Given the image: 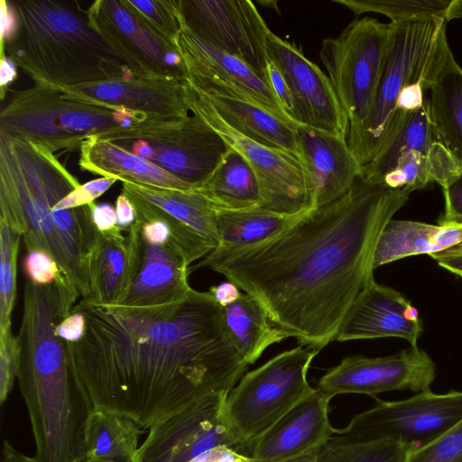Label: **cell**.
<instances>
[{"mask_svg":"<svg viewBox=\"0 0 462 462\" xmlns=\"http://www.w3.org/2000/svg\"><path fill=\"white\" fill-rule=\"evenodd\" d=\"M74 308L82 337L65 343L69 365L94 408L142 429L212 393H229L245 374L244 359L209 291L155 307L97 304Z\"/></svg>","mask_w":462,"mask_h":462,"instance_id":"obj_1","label":"cell"},{"mask_svg":"<svg viewBox=\"0 0 462 462\" xmlns=\"http://www.w3.org/2000/svg\"><path fill=\"white\" fill-rule=\"evenodd\" d=\"M411 193L361 173L342 197L310 209L274 236L217 246L189 272L207 267L224 275L255 299L288 337L319 351L335 340L374 280L378 238Z\"/></svg>","mask_w":462,"mask_h":462,"instance_id":"obj_2","label":"cell"},{"mask_svg":"<svg viewBox=\"0 0 462 462\" xmlns=\"http://www.w3.org/2000/svg\"><path fill=\"white\" fill-rule=\"evenodd\" d=\"M80 185L46 148L0 132V223L22 236L26 251L40 249L53 257L64 278L84 294L85 257L95 231L92 203L57 207Z\"/></svg>","mask_w":462,"mask_h":462,"instance_id":"obj_3","label":"cell"},{"mask_svg":"<svg viewBox=\"0 0 462 462\" xmlns=\"http://www.w3.org/2000/svg\"><path fill=\"white\" fill-rule=\"evenodd\" d=\"M62 319L54 295L36 291L23 297L16 379L30 416L36 462H79L87 457V428L95 408L56 334Z\"/></svg>","mask_w":462,"mask_h":462,"instance_id":"obj_4","label":"cell"},{"mask_svg":"<svg viewBox=\"0 0 462 462\" xmlns=\"http://www.w3.org/2000/svg\"><path fill=\"white\" fill-rule=\"evenodd\" d=\"M14 4L18 32L1 58H11L35 84L68 88L138 75L91 28L87 10L77 1Z\"/></svg>","mask_w":462,"mask_h":462,"instance_id":"obj_5","label":"cell"},{"mask_svg":"<svg viewBox=\"0 0 462 462\" xmlns=\"http://www.w3.org/2000/svg\"><path fill=\"white\" fill-rule=\"evenodd\" d=\"M8 91L11 97L0 114V132L27 139L52 153L80 148L93 134L127 127L147 118L65 88L35 84Z\"/></svg>","mask_w":462,"mask_h":462,"instance_id":"obj_6","label":"cell"},{"mask_svg":"<svg viewBox=\"0 0 462 462\" xmlns=\"http://www.w3.org/2000/svg\"><path fill=\"white\" fill-rule=\"evenodd\" d=\"M447 23L439 18L390 23L388 46L369 115L361 126L347 134V144L361 167L374 159L405 116L406 113L397 110L404 88L414 83L425 87L426 75L447 38Z\"/></svg>","mask_w":462,"mask_h":462,"instance_id":"obj_7","label":"cell"},{"mask_svg":"<svg viewBox=\"0 0 462 462\" xmlns=\"http://www.w3.org/2000/svg\"><path fill=\"white\" fill-rule=\"evenodd\" d=\"M99 135L195 189L210 177L229 149L220 134L195 115L145 118Z\"/></svg>","mask_w":462,"mask_h":462,"instance_id":"obj_8","label":"cell"},{"mask_svg":"<svg viewBox=\"0 0 462 462\" xmlns=\"http://www.w3.org/2000/svg\"><path fill=\"white\" fill-rule=\"evenodd\" d=\"M318 353L301 345L284 351L244 374L228 393L226 421L248 451L252 442L314 390L307 374Z\"/></svg>","mask_w":462,"mask_h":462,"instance_id":"obj_9","label":"cell"},{"mask_svg":"<svg viewBox=\"0 0 462 462\" xmlns=\"http://www.w3.org/2000/svg\"><path fill=\"white\" fill-rule=\"evenodd\" d=\"M390 30V23L366 16L354 20L337 37L322 41L319 58L348 121V133L369 115Z\"/></svg>","mask_w":462,"mask_h":462,"instance_id":"obj_10","label":"cell"},{"mask_svg":"<svg viewBox=\"0 0 462 462\" xmlns=\"http://www.w3.org/2000/svg\"><path fill=\"white\" fill-rule=\"evenodd\" d=\"M462 420V391L417 393L405 400L380 402L335 433L354 442L390 440L411 450L424 447Z\"/></svg>","mask_w":462,"mask_h":462,"instance_id":"obj_11","label":"cell"},{"mask_svg":"<svg viewBox=\"0 0 462 462\" xmlns=\"http://www.w3.org/2000/svg\"><path fill=\"white\" fill-rule=\"evenodd\" d=\"M186 103L193 115L209 125L253 169L260 188V208L287 215L312 208L303 171L293 152L260 144L230 127L208 99L184 81Z\"/></svg>","mask_w":462,"mask_h":462,"instance_id":"obj_12","label":"cell"},{"mask_svg":"<svg viewBox=\"0 0 462 462\" xmlns=\"http://www.w3.org/2000/svg\"><path fill=\"white\" fill-rule=\"evenodd\" d=\"M227 394L212 393L155 423L133 462H189L217 446L247 456V445L232 433L224 416Z\"/></svg>","mask_w":462,"mask_h":462,"instance_id":"obj_13","label":"cell"},{"mask_svg":"<svg viewBox=\"0 0 462 462\" xmlns=\"http://www.w3.org/2000/svg\"><path fill=\"white\" fill-rule=\"evenodd\" d=\"M185 25L215 48L241 60L267 79L266 25L250 0H179Z\"/></svg>","mask_w":462,"mask_h":462,"instance_id":"obj_14","label":"cell"},{"mask_svg":"<svg viewBox=\"0 0 462 462\" xmlns=\"http://www.w3.org/2000/svg\"><path fill=\"white\" fill-rule=\"evenodd\" d=\"M91 28L138 75L185 81L187 69L178 48L148 29L123 0H97L87 9Z\"/></svg>","mask_w":462,"mask_h":462,"instance_id":"obj_15","label":"cell"},{"mask_svg":"<svg viewBox=\"0 0 462 462\" xmlns=\"http://www.w3.org/2000/svg\"><path fill=\"white\" fill-rule=\"evenodd\" d=\"M435 377L432 359L418 346H411L383 357L346 356L319 379L317 388L330 397L339 393L374 397L392 391L430 390Z\"/></svg>","mask_w":462,"mask_h":462,"instance_id":"obj_16","label":"cell"},{"mask_svg":"<svg viewBox=\"0 0 462 462\" xmlns=\"http://www.w3.org/2000/svg\"><path fill=\"white\" fill-rule=\"evenodd\" d=\"M268 53L292 92L300 124L347 139L348 121L328 76L295 44L273 32L268 36Z\"/></svg>","mask_w":462,"mask_h":462,"instance_id":"obj_17","label":"cell"},{"mask_svg":"<svg viewBox=\"0 0 462 462\" xmlns=\"http://www.w3.org/2000/svg\"><path fill=\"white\" fill-rule=\"evenodd\" d=\"M118 226L108 232L95 230L85 258L89 301L119 305L126 297L142 263L137 221L124 235Z\"/></svg>","mask_w":462,"mask_h":462,"instance_id":"obj_18","label":"cell"},{"mask_svg":"<svg viewBox=\"0 0 462 462\" xmlns=\"http://www.w3.org/2000/svg\"><path fill=\"white\" fill-rule=\"evenodd\" d=\"M295 138L312 208L342 197L362 173L346 137L299 125Z\"/></svg>","mask_w":462,"mask_h":462,"instance_id":"obj_19","label":"cell"},{"mask_svg":"<svg viewBox=\"0 0 462 462\" xmlns=\"http://www.w3.org/2000/svg\"><path fill=\"white\" fill-rule=\"evenodd\" d=\"M331 398L314 388L251 443L248 457L256 462H290L314 453L336 430L328 419Z\"/></svg>","mask_w":462,"mask_h":462,"instance_id":"obj_20","label":"cell"},{"mask_svg":"<svg viewBox=\"0 0 462 462\" xmlns=\"http://www.w3.org/2000/svg\"><path fill=\"white\" fill-rule=\"evenodd\" d=\"M422 322L399 291L372 281L347 312L334 341L401 337L417 346Z\"/></svg>","mask_w":462,"mask_h":462,"instance_id":"obj_21","label":"cell"},{"mask_svg":"<svg viewBox=\"0 0 462 462\" xmlns=\"http://www.w3.org/2000/svg\"><path fill=\"white\" fill-rule=\"evenodd\" d=\"M186 81L201 93L220 117L244 136L270 148L297 155L295 128L244 99L220 79L187 69Z\"/></svg>","mask_w":462,"mask_h":462,"instance_id":"obj_22","label":"cell"},{"mask_svg":"<svg viewBox=\"0 0 462 462\" xmlns=\"http://www.w3.org/2000/svg\"><path fill=\"white\" fill-rule=\"evenodd\" d=\"M176 47L183 58L186 69L220 79L246 101L282 122L297 126L283 111L268 81L241 60L200 39L185 25L183 19Z\"/></svg>","mask_w":462,"mask_h":462,"instance_id":"obj_23","label":"cell"},{"mask_svg":"<svg viewBox=\"0 0 462 462\" xmlns=\"http://www.w3.org/2000/svg\"><path fill=\"white\" fill-rule=\"evenodd\" d=\"M69 90L115 106L125 107L147 118H178L188 116L184 81L134 75L68 88Z\"/></svg>","mask_w":462,"mask_h":462,"instance_id":"obj_24","label":"cell"},{"mask_svg":"<svg viewBox=\"0 0 462 462\" xmlns=\"http://www.w3.org/2000/svg\"><path fill=\"white\" fill-rule=\"evenodd\" d=\"M141 241L139 273L119 305L155 307L186 298L192 288L188 282L189 264L185 256L172 247Z\"/></svg>","mask_w":462,"mask_h":462,"instance_id":"obj_25","label":"cell"},{"mask_svg":"<svg viewBox=\"0 0 462 462\" xmlns=\"http://www.w3.org/2000/svg\"><path fill=\"white\" fill-rule=\"evenodd\" d=\"M430 115L440 142L462 164V67L446 38L426 75Z\"/></svg>","mask_w":462,"mask_h":462,"instance_id":"obj_26","label":"cell"},{"mask_svg":"<svg viewBox=\"0 0 462 462\" xmlns=\"http://www.w3.org/2000/svg\"><path fill=\"white\" fill-rule=\"evenodd\" d=\"M79 165L83 171L123 182L173 189H195L171 172L99 134H93L82 143Z\"/></svg>","mask_w":462,"mask_h":462,"instance_id":"obj_27","label":"cell"},{"mask_svg":"<svg viewBox=\"0 0 462 462\" xmlns=\"http://www.w3.org/2000/svg\"><path fill=\"white\" fill-rule=\"evenodd\" d=\"M462 243V226L411 220L388 221L378 238L374 268L408 256L434 254Z\"/></svg>","mask_w":462,"mask_h":462,"instance_id":"obj_28","label":"cell"},{"mask_svg":"<svg viewBox=\"0 0 462 462\" xmlns=\"http://www.w3.org/2000/svg\"><path fill=\"white\" fill-rule=\"evenodd\" d=\"M122 192L191 228L216 247V208L197 189H173L123 182Z\"/></svg>","mask_w":462,"mask_h":462,"instance_id":"obj_29","label":"cell"},{"mask_svg":"<svg viewBox=\"0 0 462 462\" xmlns=\"http://www.w3.org/2000/svg\"><path fill=\"white\" fill-rule=\"evenodd\" d=\"M197 189L215 208L239 210L259 207L262 203L253 169L245 157L230 145L217 169Z\"/></svg>","mask_w":462,"mask_h":462,"instance_id":"obj_30","label":"cell"},{"mask_svg":"<svg viewBox=\"0 0 462 462\" xmlns=\"http://www.w3.org/2000/svg\"><path fill=\"white\" fill-rule=\"evenodd\" d=\"M232 339L244 359L254 364L272 345L288 337L271 320L261 304L247 293L223 308Z\"/></svg>","mask_w":462,"mask_h":462,"instance_id":"obj_31","label":"cell"},{"mask_svg":"<svg viewBox=\"0 0 462 462\" xmlns=\"http://www.w3.org/2000/svg\"><path fill=\"white\" fill-rule=\"evenodd\" d=\"M439 142L426 100L420 108L406 113L374 159L362 167V174L382 184L402 156L412 151L428 152Z\"/></svg>","mask_w":462,"mask_h":462,"instance_id":"obj_32","label":"cell"},{"mask_svg":"<svg viewBox=\"0 0 462 462\" xmlns=\"http://www.w3.org/2000/svg\"><path fill=\"white\" fill-rule=\"evenodd\" d=\"M307 212L287 215L260 207L239 210L216 208L217 246H244L262 242L288 228Z\"/></svg>","mask_w":462,"mask_h":462,"instance_id":"obj_33","label":"cell"},{"mask_svg":"<svg viewBox=\"0 0 462 462\" xmlns=\"http://www.w3.org/2000/svg\"><path fill=\"white\" fill-rule=\"evenodd\" d=\"M143 430L129 418L95 409L87 428L86 458L90 462L134 459Z\"/></svg>","mask_w":462,"mask_h":462,"instance_id":"obj_34","label":"cell"},{"mask_svg":"<svg viewBox=\"0 0 462 462\" xmlns=\"http://www.w3.org/2000/svg\"><path fill=\"white\" fill-rule=\"evenodd\" d=\"M356 17L368 12L382 14L392 23L439 18L448 23L462 18V0H333Z\"/></svg>","mask_w":462,"mask_h":462,"instance_id":"obj_35","label":"cell"},{"mask_svg":"<svg viewBox=\"0 0 462 462\" xmlns=\"http://www.w3.org/2000/svg\"><path fill=\"white\" fill-rule=\"evenodd\" d=\"M411 450L390 440L348 441L334 432L316 449L313 462H406Z\"/></svg>","mask_w":462,"mask_h":462,"instance_id":"obj_36","label":"cell"},{"mask_svg":"<svg viewBox=\"0 0 462 462\" xmlns=\"http://www.w3.org/2000/svg\"><path fill=\"white\" fill-rule=\"evenodd\" d=\"M21 239L19 233L0 223V331L12 327Z\"/></svg>","mask_w":462,"mask_h":462,"instance_id":"obj_37","label":"cell"},{"mask_svg":"<svg viewBox=\"0 0 462 462\" xmlns=\"http://www.w3.org/2000/svg\"><path fill=\"white\" fill-rule=\"evenodd\" d=\"M123 2L148 29L176 46L182 21L179 0H123Z\"/></svg>","mask_w":462,"mask_h":462,"instance_id":"obj_38","label":"cell"},{"mask_svg":"<svg viewBox=\"0 0 462 462\" xmlns=\"http://www.w3.org/2000/svg\"><path fill=\"white\" fill-rule=\"evenodd\" d=\"M406 462H462V420L428 445L411 450Z\"/></svg>","mask_w":462,"mask_h":462,"instance_id":"obj_39","label":"cell"},{"mask_svg":"<svg viewBox=\"0 0 462 462\" xmlns=\"http://www.w3.org/2000/svg\"><path fill=\"white\" fill-rule=\"evenodd\" d=\"M18 346L12 327L0 331V402L3 405L17 378Z\"/></svg>","mask_w":462,"mask_h":462,"instance_id":"obj_40","label":"cell"},{"mask_svg":"<svg viewBox=\"0 0 462 462\" xmlns=\"http://www.w3.org/2000/svg\"><path fill=\"white\" fill-rule=\"evenodd\" d=\"M23 269L28 281L37 285H49L59 279H65L54 258L40 249L26 251Z\"/></svg>","mask_w":462,"mask_h":462,"instance_id":"obj_41","label":"cell"},{"mask_svg":"<svg viewBox=\"0 0 462 462\" xmlns=\"http://www.w3.org/2000/svg\"><path fill=\"white\" fill-rule=\"evenodd\" d=\"M117 180L108 177L90 180L71 191L57 207L59 209H69L89 205Z\"/></svg>","mask_w":462,"mask_h":462,"instance_id":"obj_42","label":"cell"},{"mask_svg":"<svg viewBox=\"0 0 462 462\" xmlns=\"http://www.w3.org/2000/svg\"><path fill=\"white\" fill-rule=\"evenodd\" d=\"M445 209L439 226H462V171L442 187Z\"/></svg>","mask_w":462,"mask_h":462,"instance_id":"obj_43","label":"cell"},{"mask_svg":"<svg viewBox=\"0 0 462 462\" xmlns=\"http://www.w3.org/2000/svg\"><path fill=\"white\" fill-rule=\"evenodd\" d=\"M267 79L285 114L295 125H300L292 92L281 71L271 60L267 67Z\"/></svg>","mask_w":462,"mask_h":462,"instance_id":"obj_44","label":"cell"},{"mask_svg":"<svg viewBox=\"0 0 462 462\" xmlns=\"http://www.w3.org/2000/svg\"><path fill=\"white\" fill-rule=\"evenodd\" d=\"M86 320L84 315L74 307L56 327V334L65 342H75L84 334Z\"/></svg>","mask_w":462,"mask_h":462,"instance_id":"obj_45","label":"cell"},{"mask_svg":"<svg viewBox=\"0 0 462 462\" xmlns=\"http://www.w3.org/2000/svg\"><path fill=\"white\" fill-rule=\"evenodd\" d=\"M1 14V51L16 36L19 27V17L14 1H0Z\"/></svg>","mask_w":462,"mask_h":462,"instance_id":"obj_46","label":"cell"},{"mask_svg":"<svg viewBox=\"0 0 462 462\" xmlns=\"http://www.w3.org/2000/svg\"><path fill=\"white\" fill-rule=\"evenodd\" d=\"M189 462H256L227 446H217L199 455Z\"/></svg>","mask_w":462,"mask_h":462,"instance_id":"obj_47","label":"cell"},{"mask_svg":"<svg viewBox=\"0 0 462 462\" xmlns=\"http://www.w3.org/2000/svg\"><path fill=\"white\" fill-rule=\"evenodd\" d=\"M90 218L98 232H108L117 226L116 208L109 203L91 204Z\"/></svg>","mask_w":462,"mask_h":462,"instance_id":"obj_48","label":"cell"},{"mask_svg":"<svg viewBox=\"0 0 462 462\" xmlns=\"http://www.w3.org/2000/svg\"><path fill=\"white\" fill-rule=\"evenodd\" d=\"M116 214L117 226L127 232L134 224L136 214L132 202L123 192L116 199Z\"/></svg>","mask_w":462,"mask_h":462,"instance_id":"obj_49","label":"cell"},{"mask_svg":"<svg viewBox=\"0 0 462 462\" xmlns=\"http://www.w3.org/2000/svg\"><path fill=\"white\" fill-rule=\"evenodd\" d=\"M208 291L223 308L236 302L242 294L240 289L230 281L211 286Z\"/></svg>","mask_w":462,"mask_h":462,"instance_id":"obj_50","label":"cell"},{"mask_svg":"<svg viewBox=\"0 0 462 462\" xmlns=\"http://www.w3.org/2000/svg\"><path fill=\"white\" fill-rule=\"evenodd\" d=\"M16 65L11 58L5 56L0 61V88L1 99L5 97L8 91V86L15 80L17 77Z\"/></svg>","mask_w":462,"mask_h":462,"instance_id":"obj_51","label":"cell"},{"mask_svg":"<svg viewBox=\"0 0 462 462\" xmlns=\"http://www.w3.org/2000/svg\"><path fill=\"white\" fill-rule=\"evenodd\" d=\"M438 264L448 272L462 277V254L433 255Z\"/></svg>","mask_w":462,"mask_h":462,"instance_id":"obj_52","label":"cell"},{"mask_svg":"<svg viewBox=\"0 0 462 462\" xmlns=\"http://www.w3.org/2000/svg\"><path fill=\"white\" fill-rule=\"evenodd\" d=\"M313 454H310V455H307V456H304V457H299V458H296L294 460H291L290 462H313Z\"/></svg>","mask_w":462,"mask_h":462,"instance_id":"obj_53","label":"cell"},{"mask_svg":"<svg viewBox=\"0 0 462 462\" xmlns=\"http://www.w3.org/2000/svg\"><path fill=\"white\" fill-rule=\"evenodd\" d=\"M133 460H134L133 458H125V459H120V460H115V461H106V462H133Z\"/></svg>","mask_w":462,"mask_h":462,"instance_id":"obj_54","label":"cell"},{"mask_svg":"<svg viewBox=\"0 0 462 462\" xmlns=\"http://www.w3.org/2000/svg\"><path fill=\"white\" fill-rule=\"evenodd\" d=\"M79 462H89V460H88V459H87V458H85V459H83V460H81V461H79Z\"/></svg>","mask_w":462,"mask_h":462,"instance_id":"obj_55","label":"cell"}]
</instances>
